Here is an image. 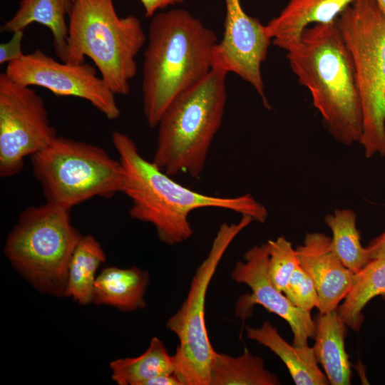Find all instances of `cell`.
<instances>
[{
    "label": "cell",
    "mask_w": 385,
    "mask_h": 385,
    "mask_svg": "<svg viewBox=\"0 0 385 385\" xmlns=\"http://www.w3.org/2000/svg\"><path fill=\"white\" fill-rule=\"evenodd\" d=\"M111 138L125 172L123 193L132 202L129 215L153 225L163 243L175 245L190 238L193 230L189 215L200 208H221L250 216L260 223L266 221V207L251 195L220 197L194 191L144 158L126 134L115 130Z\"/></svg>",
    "instance_id": "obj_1"
},
{
    "label": "cell",
    "mask_w": 385,
    "mask_h": 385,
    "mask_svg": "<svg viewBox=\"0 0 385 385\" xmlns=\"http://www.w3.org/2000/svg\"><path fill=\"white\" fill-rule=\"evenodd\" d=\"M217 37L184 9L153 16L143 63V106L148 126L156 128L170 103L212 69Z\"/></svg>",
    "instance_id": "obj_2"
},
{
    "label": "cell",
    "mask_w": 385,
    "mask_h": 385,
    "mask_svg": "<svg viewBox=\"0 0 385 385\" xmlns=\"http://www.w3.org/2000/svg\"><path fill=\"white\" fill-rule=\"evenodd\" d=\"M287 58L330 135L345 145L359 143L363 118L356 73L336 21L306 28Z\"/></svg>",
    "instance_id": "obj_3"
},
{
    "label": "cell",
    "mask_w": 385,
    "mask_h": 385,
    "mask_svg": "<svg viewBox=\"0 0 385 385\" xmlns=\"http://www.w3.org/2000/svg\"><path fill=\"white\" fill-rule=\"evenodd\" d=\"M227 73L213 67L200 82L178 96L158 123L153 162L168 175L203 172L227 103Z\"/></svg>",
    "instance_id": "obj_4"
},
{
    "label": "cell",
    "mask_w": 385,
    "mask_h": 385,
    "mask_svg": "<svg viewBox=\"0 0 385 385\" xmlns=\"http://www.w3.org/2000/svg\"><path fill=\"white\" fill-rule=\"evenodd\" d=\"M68 19L66 62L81 64L90 58L113 93L128 95L135 57L146 39L140 20L119 17L113 0H74Z\"/></svg>",
    "instance_id": "obj_5"
},
{
    "label": "cell",
    "mask_w": 385,
    "mask_h": 385,
    "mask_svg": "<svg viewBox=\"0 0 385 385\" xmlns=\"http://www.w3.org/2000/svg\"><path fill=\"white\" fill-rule=\"evenodd\" d=\"M71 210L46 202L19 215L4 251L13 267L38 291L65 296L69 263L82 235Z\"/></svg>",
    "instance_id": "obj_6"
},
{
    "label": "cell",
    "mask_w": 385,
    "mask_h": 385,
    "mask_svg": "<svg viewBox=\"0 0 385 385\" xmlns=\"http://www.w3.org/2000/svg\"><path fill=\"white\" fill-rule=\"evenodd\" d=\"M31 162L46 202L68 210L93 197L111 198L125 189L120 160L93 144L57 135L31 155Z\"/></svg>",
    "instance_id": "obj_7"
},
{
    "label": "cell",
    "mask_w": 385,
    "mask_h": 385,
    "mask_svg": "<svg viewBox=\"0 0 385 385\" xmlns=\"http://www.w3.org/2000/svg\"><path fill=\"white\" fill-rule=\"evenodd\" d=\"M336 23L351 54L363 118L366 158L385 155V13L374 0H356Z\"/></svg>",
    "instance_id": "obj_8"
},
{
    "label": "cell",
    "mask_w": 385,
    "mask_h": 385,
    "mask_svg": "<svg viewBox=\"0 0 385 385\" xmlns=\"http://www.w3.org/2000/svg\"><path fill=\"white\" fill-rule=\"evenodd\" d=\"M252 221L250 216L242 215L237 222L221 225L207 257L196 269L186 299L166 323V327L179 341L173 355L175 374L184 385H210L216 351L211 345L205 324L207 291L227 249Z\"/></svg>",
    "instance_id": "obj_9"
},
{
    "label": "cell",
    "mask_w": 385,
    "mask_h": 385,
    "mask_svg": "<svg viewBox=\"0 0 385 385\" xmlns=\"http://www.w3.org/2000/svg\"><path fill=\"white\" fill-rule=\"evenodd\" d=\"M57 136L45 102L31 86L0 74V176L23 168L24 158L47 146Z\"/></svg>",
    "instance_id": "obj_10"
},
{
    "label": "cell",
    "mask_w": 385,
    "mask_h": 385,
    "mask_svg": "<svg viewBox=\"0 0 385 385\" xmlns=\"http://www.w3.org/2000/svg\"><path fill=\"white\" fill-rule=\"evenodd\" d=\"M5 73L20 84L41 86L59 96L84 99L109 120H115L120 115L115 93L97 76L96 67L88 63L58 61L36 48L8 63Z\"/></svg>",
    "instance_id": "obj_11"
},
{
    "label": "cell",
    "mask_w": 385,
    "mask_h": 385,
    "mask_svg": "<svg viewBox=\"0 0 385 385\" xmlns=\"http://www.w3.org/2000/svg\"><path fill=\"white\" fill-rule=\"evenodd\" d=\"M225 31L212 53L213 67L234 73L250 83L261 97L264 106L271 109L265 94L261 66L272 41L265 25L244 11L240 0H224Z\"/></svg>",
    "instance_id": "obj_12"
},
{
    "label": "cell",
    "mask_w": 385,
    "mask_h": 385,
    "mask_svg": "<svg viewBox=\"0 0 385 385\" xmlns=\"http://www.w3.org/2000/svg\"><path fill=\"white\" fill-rule=\"evenodd\" d=\"M267 243L256 245L237 262L231 273L232 279L248 286L252 290L250 302L262 305L289 325L294 335L293 345L308 346L309 339L316 335V324L310 311L297 307L272 282L269 272Z\"/></svg>",
    "instance_id": "obj_13"
},
{
    "label": "cell",
    "mask_w": 385,
    "mask_h": 385,
    "mask_svg": "<svg viewBox=\"0 0 385 385\" xmlns=\"http://www.w3.org/2000/svg\"><path fill=\"white\" fill-rule=\"evenodd\" d=\"M296 251L299 265L317 288L319 314L337 310L351 288L354 272L333 252L331 237L322 232L308 233Z\"/></svg>",
    "instance_id": "obj_14"
},
{
    "label": "cell",
    "mask_w": 385,
    "mask_h": 385,
    "mask_svg": "<svg viewBox=\"0 0 385 385\" xmlns=\"http://www.w3.org/2000/svg\"><path fill=\"white\" fill-rule=\"evenodd\" d=\"M356 0H289L279 14L265 25L274 46L288 51L312 24L334 22Z\"/></svg>",
    "instance_id": "obj_15"
},
{
    "label": "cell",
    "mask_w": 385,
    "mask_h": 385,
    "mask_svg": "<svg viewBox=\"0 0 385 385\" xmlns=\"http://www.w3.org/2000/svg\"><path fill=\"white\" fill-rule=\"evenodd\" d=\"M73 5V0H21L15 14L1 26L0 31L14 33L32 23L45 26L52 34L56 56L66 62L68 25L66 16L69 15Z\"/></svg>",
    "instance_id": "obj_16"
},
{
    "label": "cell",
    "mask_w": 385,
    "mask_h": 385,
    "mask_svg": "<svg viewBox=\"0 0 385 385\" xmlns=\"http://www.w3.org/2000/svg\"><path fill=\"white\" fill-rule=\"evenodd\" d=\"M249 339L270 349L284 363L297 385H326L329 381L319 367L312 347L290 345L268 321L260 327L246 328Z\"/></svg>",
    "instance_id": "obj_17"
},
{
    "label": "cell",
    "mask_w": 385,
    "mask_h": 385,
    "mask_svg": "<svg viewBox=\"0 0 385 385\" xmlns=\"http://www.w3.org/2000/svg\"><path fill=\"white\" fill-rule=\"evenodd\" d=\"M315 356L332 385H349L351 382V365L345 349L346 324L337 309L319 314L316 322Z\"/></svg>",
    "instance_id": "obj_18"
},
{
    "label": "cell",
    "mask_w": 385,
    "mask_h": 385,
    "mask_svg": "<svg viewBox=\"0 0 385 385\" xmlns=\"http://www.w3.org/2000/svg\"><path fill=\"white\" fill-rule=\"evenodd\" d=\"M148 282V273L138 267H106L96 278L93 302L125 312L143 309Z\"/></svg>",
    "instance_id": "obj_19"
},
{
    "label": "cell",
    "mask_w": 385,
    "mask_h": 385,
    "mask_svg": "<svg viewBox=\"0 0 385 385\" xmlns=\"http://www.w3.org/2000/svg\"><path fill=\"white\" fill-rule=\"evenodd\" d=\"M110 367L111 378L118 385H145L150 379L175 371L174 356L168 353L163 342L156 337L141 355L115 359Z\"/></svg>",
    "instance_id": "obj_20"
},
{
    "label": "cell",
    "mask_w": 385,
    "mask_h": 385,
    "mask_svg": "<svg viewBox=\"0 0 385 385\" xmlns=\"http://www.w3.org/2000/svg\"><path fill=\"white\" fill-rule=\"evenodd\" d=\"M105 261L106 255L96 238L82 235L69 263L65 296L80 304L93 302L96 273Z\"/></svg>",
    "instance_id": "obj_21"
},
{
    "label": "cell",
    "mask_w": 385,
    "mask_h": 385,
    "mask_svg": "<svg viewBox=\"0 0 385 385\" xmlns=\"http://www.w3.org/2000/svg\"><path fill=\"white\" fill-rule=\"evenodd\" d=\"M384 294L385 259L371 260L354 273L351 288L337 312L347 327L358 332L363 321L364 307L374 297Z\"/></svg>",
    "instance_id": "obj_22"
},
{
    "label": "cell",
    "mask_w": 385,
    "mask_h": 385,
    "mask_svg": "<svg viewBox=\"0 0 385 385\" xmlns=\"http://www.w3.org/2000/svg\"><path fill=\"white\" fill-rule=\"evenodd\" d=\"M278 377L265 368L262 358L247 348L238 356L215 352L210 385H278Z\"/></svg>",
    "instance_id": "obj_23"
},
{
    "label": "cell",
    "mask_w": 385,
    "mask_h": 385,
    "mask_svg": "<svg viewBox=\"0 0 385 385\" xmlns=\"http://www.w3.org/2000/svg\"><path fill=\"white\" fill-rule=\"evenodd\" d=\"M324 222L332 232L331 247L344 265L356 273L371 260L361 243L356 227V216L349 209H337L324 217Z\"/></svg>",
    "instance_id": "obj_24"
},
{
    "label": "cell",
    "mask_w": 385,
    "mask_h": 385,
    "mask_svg": "<svg viewBox=\"0 0 385 385\" xmlns=\"http://www.w3.org/2000/svg\"><path fill=\"white\" fill-rule=\"evenodd\" d=\"M267 243L269 275L274 287L283 292L293 272L299 265L297 253L292 244L283 236L270 240Z\"/></svg>",
    "instance_id": "obj_25"
},
{
    "label": "cell",
    "mask_w": 385,
    "mask_h": 385,
    "mask_svg": "<svg viewBox=\"0 0 385 385\" xmlns=\"http://www.w3.org/2000/svg\"><path fill=\"white\" fill-rule=\"evenodd\" d=\"M283 293L292 304L311 311L319 304L315 284L311 277L299 265L293 272Z\"/></svg>",
    "instance_id": "obj_26"
},
{
    "label": "cell",
    "mask_w": 385,
    "mask_h": 385,
    "mask_svg": "<svg viewBox=\"0 0 385 385\" xmlns=\"http://www.w3.org/2000/svg\"><path fill=\"white\" fill-rule=\"evenodd\" d=\"M12 34L10 41L0 44L1 65L19 60L24 55L21 48L24 30H18Z\"/></svg>",
    "instance_id": "obj_27"
},
{
    "label": "cell",
    "mask_w": 385,
    "mask_h": 385,
    "mask_svg": "<svg viewBox=\"0 0 385 385\" xmlns=\"http://www.w3.org/2000/svg\"><path fill=\"white\" fill-rule=\"evenodd\" d=\"M144 7L145 17L150 18L155 15L158 9L175 4L182 3L184 0H140Z\"/></svg>",
    "instance_id": "obj_28"
},
{
    "label": "cell",
    "mask_w": 385,
    "mask_h": 385,
    "mask_svg": "<svg viewBox=\"0 0 385 385\" xmlns=\"http://www.w3.org/2000/svg\"><path fill=\"white\" fill-rule=\"evenodd\" d=\"M366 249L370 260L385 259V231L373 239Z\"/></svg>",
    "instance_id": "obj_29"
},
{
    "label": "cell",
    "mask_w": 385,
    "mask_h": 385,
    "mask_svg": "<svg viewBox=\"0 0 385 385\" xmlns=\"http://www.w3.org/2000/svg\"><path fill=\"white\" fill-rule=\"evenodd\" d=\"M145 385H184V384L175 373H173L150 379Z\"/></svg>",
    "instance_id": "obj_30"
},
{
    "label": "cell",
    "mask_w": 385,
    "mask_h": 385,
    "mask_svg": "<svg viewBox=\"0 0 385 385\" xmlns=\"http://www.w3.org/2000/svg\"><path fill=\"white\" fill-rule=\"evenodd\" d=\"M381 9L385 13V0H374Z\"/></svg>",
    "instance_id": "obj_31"
},
{
    "label": "cell",
    "mask_w": 385,
    "mask_h": 385,
    "mask_svg": "<svg viewBox=\"0 0 385 385\" xmlns=\"http://www.w3.org/2000/svg\"><path fill=\"white\" fill-rule=\"evenodd\" d=\"M73 1H74V0H73Z\"/></svg>",
    "instance_id": "obj_32"
}]
</instances>
